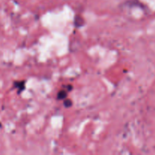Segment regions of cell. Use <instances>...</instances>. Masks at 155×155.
<instances>
[{
	"label": "cell",
	"instance_id": "obj_1",
	"mask_svg": "<svg viewBox=\"0 0 155 155\" xmlns=\"http://www.w3.org/2000/svg\"><path fill=\"white\" fill-rule=\"evenodd\" d=\"M68 95V92L65 90H61L60 92L58 93V100H64L67 98Z\"/></svg>",
	"mask_w": 155,
	"mask_h": 155
},
{
	"label": "cell",
	"instance_id": "obj_2",
	"mask_svg": "<svg viewBox=\"0 0 155 155\" xmlns=\"http://www.w3.org/2000/svg\"><path fill=\"white\" fill-rule=\"evenodd\" d=\"M64 104L65 107H69L72 105V102H71V100H66L64 99Z\"/></svg>",
	"mask_w": 155,
	"mask_h": 155
}]
</instances>
